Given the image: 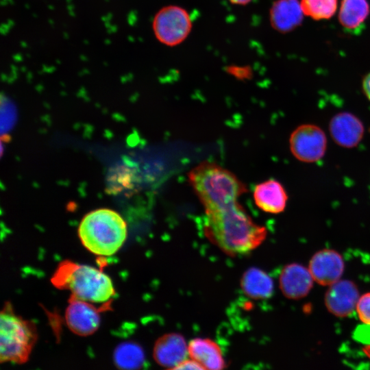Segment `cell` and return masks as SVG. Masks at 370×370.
I'll use <instances>...</instances> for the list:
<instances>
[{
    "mask_svg": "<svg viewBox=\"0 0 370 370\" xmlns=\"http://www.w3.org/2000/svg\"><path fill=\"white\" fill-rule=\"evenodd\" d=\"M205 213L206 234L230 255L247 254L262 244L267 236L266 228L256 223L238 202Z\"/></svg>",
    "mask_w": 370,
    "mask_h": 370,
    "instance_id": "obj_1",
    "label": "cell"
},
{
    "mask_svg": "<svg viewBox=\"0 0 370 370\" xmlns=\"http://www.w3.org/2000/svg\"><path fill=\"white\" fill-rule=\"evenodd\" d=\"M188 177L205 212L232 206L247 191L233 173L214 162H201L192 169Z\"/></svg>",
    "mask_w": 370,
    "mask_h": 370,
    "instance_id": "obj_2",
    "label": "cell"
},
{
    "mask_svg": "<svg viewBox=\"0 0 370 370\" xmlns=\"http://www.w3.org/2000/svg\"><path fill=\"white\" fill-rule=\"evenodd\" d=\"M57 288L68 290L71 297L92 303H103L115 295L111 279L96 268L65 260L51 278Z\"/></svg>",
    "mask_w": 370,
    "mask_h": 370,
    "instance_id": "obj_3",
    "label": "cell"
},
{
    "mask_svg": "<svg viewBox=\"0 0 370 370\" xmlns=\"http://www.w3.org/2000/svg\"><path fill=\"white\" fill-rule=\"evenodd\" d=\"M78 236L91 253L102 256L116 254L127 238V225L116 212L107 208L88 212L82 219Z\"/></svg>",
    "mask_w": 370,
    "mask_h": 370,
    "instance_id": "obj_4",
    "label": "cell"
},
{
    "mask_svg": "<svg viewBox=\"0 0 370 370\" xmlns=\"http://www.w3.org/2000/svg\"><path fill=\"white\" fill-rule=\"evenodd\" d=\"M38 339L34 322L16 315L10 302L0 314V362L23 364Z\"/></svg>",
    "mask_w": 370,
    "mask_h": 370,
    "instance_id": "obj_5",
    "label": "cell"
},
{
    "mask_svg": "<svg viewBox=\"0 0 370 370\" xmlns=\"http://www.w3.org/2000/svg\"><path fill=\"white\" fill-rule=\"evenodd\" d=\"M193 29L189 12L177 5H167L155 14L152 29L156 38L167 47H175L184 42Z\"/></svg>",
    "mask_w": 370,
    "mask_h": 370,
    "instance_id": "obj_6",
    "label": "cell"
},
{
    "mask_svg": "<svg viewBox=\"0 0 370 370\" xmlns=\"http://www.w3.org/2000/svg\"><path fill=\"white\" fill-rule=\"evenodd\" d=\"M289 147L291 153L297 160L312 163L324 156L327 149V138L319 126L302 124L291 134Z\"/></svg>",
    "mask_w": 370,
    "mask_h": 370,
    "instance_id": "obj_7",
    "label": "cell"
},
{
    "mask_svg": "<svg viewBox=\"0 0 370 370\" xmlns=\"http://www.w3.org/2000/svg\"><path fill=\"white\" fill-rule=\"evenodd\" d=\"M105 307L97 308L89 301L70 297L65 311V321L71 332L81 336L95 333L100 325V312Z\"/></svg>",
    "mask_w": 370,
    "mask_h": 370,
    "instance_id": "obj_8",
    "label": "cell"
},
{
    "mask_svg": "<svg viewBox=\"0 0 370 370\" xmlns=\"http://www.w3.org/2000/svg\"><path fill=\"white\" fill-rule=\"evenodd\" d=\"M344 268V261L340 254L329 249L315 253L308 265L314 281L322 286H330L338 281Z\"/></svg>",
    "mask_w": 370,
    "mask_h": 370,
    "instance_id": "obj_9",
    "label": "cell"
},
{
    "mask_svg": "<svg viewBox=\"0 0 370 370\" xmlns=\"http://www.w3.org/2000/svg\"><path fill=\"white\" fill-rule=\"evenodd\" d=\"M359 297L358 288L353 282L339 280L329 286L324 302L330 313L338 317H345L356 310Z\"/></svg>",
    "mask_w": 370,
    "mask_h": 370,
    "instance_id": "obj_10",
    "label": "cell"
},
{
    "mask_svg": "<svg viewBox=\"0 0 370 370\" xmlns=\"http://www.w3.org/2000/svg\"><path fill=\"white\" fill-rule=\"evenodd\" d=\"M329 132L333 140L339 146L352 148L362 139L365 127L361 120L348 112H341L332 117Z\"/></svg>",
    "mask_w": 370,
    "mask_h": 370,
    "instance_id": "obj_11",
    "label": "cell"
},
{
    "mask_svg": "<svg viewBox=\"0 0 370 370\" xmlns=\"http://www.w3.org/2000/svg\"><path fill=\"white\" fill-rule=\"evenodd\" d=\"M314 282L308 268L297 263L285 266L279 279L281 291L286 297L291 299L306 297L312 288Z\"/></svg>",
    "mask_w": 370,
    "mask_h": 370,
    "instance_id": "obj_12",
    "label": "cell"
},
{
    "mask_svg": "<svg viewBox=\"0 0 370 370\" xmlns=\"http://www.w3.org/2000/svg\"><path fill=\"white\" fill-rule=\"evenodd\" d=\"M188 345L184 338L178 333H168L160 337L155 343L153 356L160 366L175 369L186 359Z\"/></svg>",
    "mask_w": 370,
    "mask_h": 370,
    "instance_id": "obj_13",
    "label": "cell"
},
{
    "mask_svg": "<svg viewBox=\"0 0 370 370\" xmlns=\"http://www.w3.org/2000/svg\"><path fill=\"white\" fill-rule=\"evenodd\" d=\"M304 12L297 0H276L269 9L271 27L280 33H288L301 25Z\"/></svg>",
    "mask_w": 370,
    "mask_h": 370,
    "instance_id": "obj_14",
    "label": "cell"
},
{
    "mask_svg": "<svg viewBox=\"0 0 370 370\" xmlns=\"http://www.w3.org/2000/svg\"><path fill=\"white\" fill-rule=\"evenodd\" d=\"M253 197L256 205L261 210L271 214L283 212L288 201V195L284 186L273 179L257 184Z\"/></svg>",
    "mask_w": 370,
    "mask_h": 370,
    "instance_id": "obj_15",
    "label": "cell"
},
{
    "mask_svg": "<svg viewBox=\"0 0 370 370\" xmlns=\"http://www.w3.org/2000/svg\"><path fill=\"white\" fill-rule=\"evenodd\" d=\"M188 356L204 369H222L225 362L220 347L209 338H195L188 345Z\"/></svg>",
    "mask_w": 370,
    "mask_h": 370,
    "instance_id": "obj_16",
    "label": "cell"
},
{
    "mask_svg": "<svg viewBox=\"0 0 370 370\" xmlns=\"http://www.w3.org/2000/svg\"><path fill=\"white\" fill-rule=\"evenodd\" d=\"M369 12L367 0H342L338 21L346 31L356 34L362 30Z\"/></svg>",
    "mask_w": 370,
    "mask_h": 370,
    "instance_id": "obj_17",
    "label": "cell"
},
{
    "mask_svg": "<svg viewBox=\"0 0 370 370\" xmlns=\"http://www.w3.org/2000/svg\"><path fill=\"white\" fill-rule=\"evenodd\" d=\"M241 286L247 296L254 299L270 297L273 292V282L264 271L258 268H250L243 275Z\"/></svg>",
    "mask_w": 370,
    "mask_h": 370,
    "instance_id": "obj_18",
    "label": "cell"
},
{
    "mask_svg": "<svg viewBox=\"0 0 370 370\" xmlns=\"http://www.w3.org/2000/svg\"><path fill=\"white\" fill-rule=\"evenodd\" d=\"M114 365L122 370L141 369L145 362V353L138 344L124 342L119 344L113 355Z\"/></svg>",
    "mask_w": 370,
    "mask_h": 370,
    "instance_id": "obj_19",
    "label": "cell"
},
{
    "mask_svg": "<svg viewBox=\"0 0 370 370\" xmlns=\"http://www.w3.org/2000/svg\"><path fill=\"white\" fill-rule=\"evenodd\" d=\"M305 15L315 20L330 18L336 12L338 0H301Z\"/></svg>",
    "mask_w": 370,
    "mask_h": 370,
    "instance_id": "obj_20",
    "label": "cell"
},
{
    "mask_svg": "<svg viewBox=\"0 0 370 370\" xmlns=\"http://www.w3.org/2000/svg\"><path fill=\"white\" fill-rule=\"evenodd\" d=\"M358 318L367 325H370V293L359 297L356 308Z\"/></svg>",
    "mask_w": 370,
    "mask_h": 370,
    "instance_id": "obj_21",
    "label": "cell"
},
{
    "mask_svg": "<svg viewBox=\"0 0 370 370\" xmlns=\"http://www.w3.org/2000/svg\"><path fill=\"white\" fill-rule=\"evenodd\" d=\"M227 71L232 75L239 79H249L252 74L251 69L247 67L230 66Z\"/></svg>",
    "mask_w": 370,
    "mask_h": 370,
    "instance_id": "obj_22",
    "label": "cell"
},
{
    "mask_svg": "<svg viewBox=\"0 0 370 370\" xmlns=\"http://www.w3.org/2000/svg\"><path fill=\"white\" fill-rule=\"evenodd\" d=\"M174 369H204V368L197 362L192 358H186Z\"/></svg>",
    "mask_w": 370,
    "mask_h": 370,
    "instance_id": "obj_23",
    "label": "cell"
},
{
    "mask_svg": "<svg viewBox=\"0 0 370 370\" xmlns=\"http://www.w3.org/2000/svg\"><path fill=\"white\" fill-rule=\"evenodd\" d=\"M362 84L363 92L370 101V73L363 78Z\"/></svg>",
    "mask_w": 370,
    "mask_h": 370,
    "instance_id": "obj_24",
    "label": "cell"
},
{
    "mask_svg": "<svg viewBox=\"0 0 370 370\" xmlns=\"http://www.w3.org/2000/svg\"><path fill=\"white\" fill-rule=\"evenodd\" d=\"M231 3L238 5H245L251 3L253 0H228Z\"/></svg>",
    "mask_w": 370,
    "mask_h": 370,
    "instance_id": "obj_25",
    "label": "cell"
},
{
    "mask_svg": "<svg viewBox=\"0 0 370 370\" xmlns=\"http://www.w3.org/2000/svg\"><path fill=\"white\" fill-rule=\"evenodd\" d=\"M363 352L367 356V357L370 359V344L367 345L363 348Z\"/></svg>",
    "mask_w": 370,
    "mask_h": 370,
    "instance_id": "obj_26",
    "label": "cell"
}]
</instances>
